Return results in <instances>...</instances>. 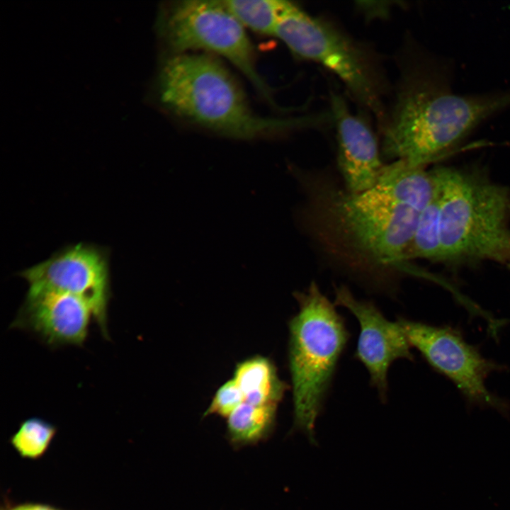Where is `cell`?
<instances>
[{
    "label": "cell",
    "instance_id": "1",
    "mask_svg": "<svg viewBox=\"0 0 510 510\" xmlns=\"http://www.w3.org/2000/svg\"><path fill=\"white\" fill-rule=\"evenodd\" d=\"M448 72L430 57L401 66L381 128L382 155L426 166L458 146L478 125L510 107V91L460 95Z\"/></svg>",
    "mask_w": 510,
    "mask_h": 510
},
{
    "label": "cell",
    "instance_id": "2",
    "mask_svg": "<svg viewBox=\"0 0 510 510\" xmlns=\"http://www.w3.org/2000/svg\"><path fill=\"white\" fill-rule=\"evenodd\" d=\"M302 181L307 225L324 251L378 286L387 284V271L404 269L421 212L371 190L353 193L322 180Z\"/></svg>",
    "mask_w": 510,
    "mask_h": 510
},
{
    "label": "cell",
    "instance_id": "3",
    "mask_svg": "<svg viewBox=\"0 0 510 510\" xmlns=\"http://www.w3.org/2000/svg\"><path fill=\"white\" fill-rule=\"evenodd\" d=\"M160 91L163 103L176 117L233 139L274 136L307 126L313 120L255 113L225 65L203 53L173 54L163 67Z\"/></svg>",
    "mask_w": 510,
    "mask_h": 510
},
{
    "label": "cell",
    "instance_id": "4",
    "mask_svg": "<svg viewBox=\"0 0 510 510\" xmlns=\"http://www.w3.org/2000/svg\"><path fill=\"white\" fill-rule=\"evenodd\" d=\"M439 196L440 262H510V190L477 170L431 169Z\"/></svg>",
    "mask_w": 510,
    "mask_h": 510
},
{
    "label": "cell",
    "instance_id": "5",
    "mask_svg": "<svg viewBox=\"0 0 510 510\" xmlns=\"http://www.w3.org/2000/svg\"><path fill=\"white\" fill-rule=\"evenodd\" d=\"M298 312L289 323V368L293 383L294 425L312 445L315 421L331 385L350 334L335 306L312 281L295 294Z\"/></svg>",
    "mask_w": 510,
    "mask_h": 510
},
{
    "label": "cell",
    "instance_id": "6",
    "mask_svg": "<svg viewBox=\"0 0 510 510\" xmlns=\"http://www.w3.org/2000/svg\"><path fill=\"white\" fill-rule=\"evenodd\" d=\"M274 35L296 57L330 70L354 100L382 123L387 86L377 57L366 45L295 4L283 16Z\"/></svg>",
    "mask_w": 510,
    "mask_h": 510
},
{
    "label": "cell",
    "instance_id": "7",
    "mask_svg": "<svg viewBox=\"0 0 510 510\" xmlns=\"http://www.w3.org/2000/svg\"><path fill=\"white\" fill-rule=\"evenodd\" d=\"M162 31L173 54L204 50L232 63L261 96L278 108L272 89L257 70L253 45L246 28L222 1H177L169 6L162 21Z\"/></svg>",
    "mask_w": 510,
    "mask_h": 510
},
{
    "label": "cell",
    "instance_id": "8",
    "mask_svg": "<svg viewBox=\"0 0 510 510\" xmlns=\"http://www.w3.org/2000/svg\"><path fill=\"white\" fill-rule=\"evenodd\" d=\"M397 321L410 346L431 368L452 381L470 404L509 414L508 402L489 391L485 383L492 373L504 370L503 366L484 357L456 329L404 317Z\"/></svg>",
    "mask_w": 510,
    "mask_h": 510
},
{
    "label": "cell",
    "instance_id": "9",
    "mask_svg": "<svg viewBox=\"0 0 510 510\" xmlns=\"http://www.w3.org/2000/svg\"><path fill=\"white\" fill-rule=\"evenodd\" d=\"M28 289H50L83 298L91 307L102 335L108 338V307L111 296L109 255L98 246L79 243L53 254L19 273Z\"/></svg>",
    "mask_w": 510,
    "mask_h": 510
},
{
    "label": "cell",
    "instance_id": "10",
    "mask_svg": "<svg viewBox=\"0 0 510 510\" xmlns=\"http://www.w3.org/2000/svg\"><path fill=\"white\" fill-rule=\"evenodd\" d=\"M335 305L342 306L359 322L360 334L354 356L370 375L382 402L387 393V372L391 364L400 358L413 361L411 346L399 322L386 319L372 301L358 300L344 285L334 287Z\"/></svg>",
    "mask_w": 510,
    "mask_h": 510
},
{
    "label": "cell",
    "instance_id": "11",
    "mask_svg": "<svg viewBox=\"0 0 510 510\" xmlns=\"http://www.w3.org/2000/svg\"><path fill=\"white\" fill-rule=\"evenodd\" d=\"M94 312L76 295L50 289H28L12 328L38 334L47 345L82 346Z\"/></svg>",
    "mask_w": 510,
    "mask_h": 510
},
{
    "label": "cell",
    "instance_id": "12",
    "mask_svg": "<svg viewBox=\"0 0 510 510\" xmlns=\"http://www.w3.org/2000/svg\"><path fill=\"white\" fill-rule=\"evenodd\" d=\"M331 116L336 130L337 166L350 193L371 189L384 167L376 137L368 123L353 113L344 99L330 96Z\"/></svg>",
    "mask_w": 510,
    "mask_h": 510
},
{
    "label": "cell",
    "instance_id": "13",
    "mask_svg": "<svg viewBox=\"0 0 510 510\" xmlns=\"http://www.w3.org/2000/svg\"><path fill=\"white\" fill-rule=\"evenodd\" d=\"M370 190L398 205L421 212L435 196L436 185L431 170L399 159L385 164Z\"/></svg>",
    "mask_w": 510,
    "mask_h": 510
},
{
    "label": "cell",
    "instance_id": "14",
    "mask_svg": "<svg viewBox=\"0 0 510 510\" xmlns=\"http://www.w3.org/2000/svg\"><path fill=\"white\" fill-rule=\"evenodd\" d=\"M233 380L242 392L244 402L255 405L276 406L285 388L273 364L264 357L239 363Z\"/></svg>",
    "mask_w": 510,
    "mask_h": 510
},
{
    "label": "cell",
    "instance_id": "15",
    "mask_svg": "<svg viewBox=\"0 0 510 510\" xmlns=\"http://www.w3.org/2000/svg\"><path fill=\"white\" fill-rule=\"evenodd\" d=\"M276 405H255L244 402L227 416V436L235 446L257 443L272 429Z\"/></svg>",
    "mask_w": 510,
    "mask_h": 510
},
{
    "label": "cell",
    "instance_id": "16",
    "mask_svg": "<svg viewBox=\"0 0 510 510\" xmlns=\"http://www.w3.org/2000/svg\"><path fill=\"white\" fill-rule=\"evenodd\" d=\"M225 6L245 28L274 35L283 16L295 4L283 0H228Z\"/></svg>",
    "mask_w": 510,
    "mask_h": 510
},
{
    "label": "cell",
    "instance_id": "17",
    "mask_svg": "<svg viewBox=\"0 0 510 510\" xmlns=\"http://www.w3.org/2000/svg\"><path fill=\"white\" fill-rule=\"evenodd\" d=\"M405 259L406 261L423 259L440 262V208L437 186L433 199L419 214Z\"/></svg>",
    "mask_w": 510,
    "mask_h": 510
},
{
    "label": "cell",
    "instance_id": "18",
    "mask_svg": "<svg viewBox=\"0 0 510 510\" xmlns=\"http://www.w3.org/2000/svg\"><path fill=\"white\" fill-rule=\"evenodd\" d=\"M57 432L55 425L33 416L19 424L9 442L21 458L38 460L46 453Z\"/></svg>",
    "mask_w": 510,
    "mask_h": 510
},
{
    "label": "cell",
    "instance_id": "19",
    "mask_svg": "<svg viewBox=\"0 0 510 510\" xmlns=\"http://www.w3.org/2000/svg\"><path fill=\"white\" fill-rule=\"evenodd\" d=\"M244 402L243 393L232 378L219 387L205 415L217 414L227 417Z\"/></svg>",
    "mask_w": 510,
    "mask_h": 510
},
{
    "label": "cell",
    "instance_id": "20",
    "mask_svg": "<svg viewBox=\"0 0 510 510\" xmlns=\"http://www.w3.org/2000/svg\"><path fill=\"white\" fill-rule=\"evenodd\" d=\"M1 510H63L56 506L35 502H26L21 504L6 503Z\"/></svg>",
    "mask_w": 510,
    "mask_h": 510
},
{
    "label": "cell",
    "instance_id": "21",
    "mask_svg": "<svg viewBox=\"0 0 510 510\" xmlns=\"http://www.w3.org/2000/svg\"><path fill=\"white\" fill-rule=\"evenodd\" d=\"M508 264H509V268H510V262H509Z\"/></svg>",
    "mask_w": 510,
    "mask_h": 510
}]
</instances>
